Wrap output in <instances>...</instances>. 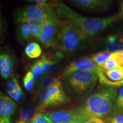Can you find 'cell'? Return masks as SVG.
Returning <instances> with one entry per match:
<instances>
[{
  "label": "cell",
  "instance_id": "cell-3",
  "mask_svg": "<svg viewBox=\"0 0 123 123\" xmlns=\"http://www.w3.org/2000/svg\"><path fill=\"white\" fill-rule=\"evenodd\" d=\"M53 6L47 3L44 5H29L18 9L14 14V19L17 24L32 23L44 25L50 21L56 13Z\"/></svg>",
  "mask_w": 123,
  "mask_h": 123
},
{
  "label": "cell",
  "instance_id": "cell-26",
  "mask_svg": "<svg viewBox=\"0 0 123 123\" xmlns=\"http://www.w3.org/2000/svg\"><path fill=\"white\" fill-rule=\"evenodd\" d=\"M35 123H54L50 119L46 117L44 113L38 115L34 119Z\"/></svg>",
  "mask_w": 123,
  "mask_h": 123
},
{
  "label": "cell",
  "instance_id": "cell-1",
  "mask_svg": "<svg viewBox=\"0 0 123 123\" xmlns=\"http://www.w3.org/2000/svg\"><path fill=\"white\" fill-rule=\"evenodd\" d=\"M55 8L58 17L71 22L79 29L86 39L91 37L105 30L120 18L117 14L104 18L83 17L66 5L63 3L56 4Z\"/></svg>",
  "mask_w": 123,
  "mask_h": 123
},
{
  "label": "cell",
  "instance_id": "cell-32",
  "mask_svg": "<svg viewBox=\"0 0 123 123\" xmlns=\"http://www.w3.org/2000/svg\"><path fill=\"white\" fill-rule=\"evenodd\" d=\"M3 31V21L1 17H0V37L2 35Z\"/></svg>",
  "mask_w": 123,
  "mask_h": 123
},
{
  "label": "cell",
  "instance_id": "cell-29",
  "mask_svg": "<svg viewBox=\"0 0 123 123\" xmlns=\"http://www.w3.org/2000/svg\"><path fill=\"white\" fill-rule=\"evenodd\" d=\"M26 1L27 2L34 3L37 5H44L48 3L46 0H26Z\"/></svg>",
  "mask_w": 123,
  "mask_h": 123
},
{
  "label": "cell",
  "instance_id": "cell-24",
  "mask_svg": "<svg viewBox=\"0 0 123 123\" xmlns=\"http://www.w3.org/2000/svg\"><path fill=\"white\" fill-rule=\"evenodd\" d=\"M113 55V53L105 51L99 52V53L95 54L92 55L91 58L96 64V65L100 67L106 61L112 58Z\"/></svg>",
  "mask_w": 123,
  "mask_h": 123
},
{
  "label": "cell",
  "instance_id": "cell-37",
  "mask_svg": "<svg viewBox=\"0 0 123 123\" xmlns=\"http://www.w3.org/2000/svg\"></svg>",
  "mask_w": 123,
  "mask_h": 123
},
{
  "label": "cell",
  "instance_id": "cell-15",
  "mask_svg": "<svg viewBox=\"0 0 123 123\" xmlns=\"http://www.w3.org/2000/svg\"><path fill=\"white\" fill-rule=\"evenodd\" d=\"M45 112V109L39 104L35 105H29L22 108L19 112V117L17 122H28L34 120L38 115Z\"/></svg>",
  "mask_w": 123,
  "mask_h": 123
},
{
  "label": "cell",
  "instance_id": "cell-17",
  "mask_svg": "<svg viewBox=\"0 0 123 123\" xmlns=\"http://www.w3.org/2000/svg\"><path fill=\"white\" fill-rule=\"evenodd\" d=\"M105 51L110 53L123 52V44L121 41V35L114 34L108 36L104 41Z\"/></svg>",
  "mask_w": 123,
  "mask_h": 123
},
{
  "label": "cell",
  "instance_id": "cell-5",
  "mask_svg": "<svg viewBox=\"0 0 123 123\" xmlns=\"http://www.w3.org/2000/svg\"><path fill=\"white\" fill-rule=\"evenodd\" d=\"M86 38L74 24L61 20L59 33L54 49L62 52L71 53L77 50Z\"/></svg>",
  "mask_w": 123,
  "mask_h": 123
},
{
  "label": "cell",
  "instance_id": "cell-16",
  "mask_svg": "<svg viewBox=\"0 0 123 123\" xmlns=\"http://www.w3.org/2000/svg\"><path fill=\"white\" fill-rule=\"evenodd\" d=\"M16 104L0 91V117H10L14 113Z\"/></svg>",
  "mask_w": 123,
  "mask_h": 123
},
{
  "label": "cell",
  "instance_id": "cell-6",
  "mask_svg": "<svg viewBox=\"0 0 123 123\" xmlns=\"http://www.w3.org/2000/svg\"><path fill=\"white\" fill-rule=\"evenodd\" d=\"M38 104L46 108L64 105L69 103L70 98L67 96L63 87L53 86L41 91L37 94Z\"/></svg>",
  "mask_w": 123,
  "mask_h": 123
},
{
  "label": "cell",
  "instance_id": "cell-28",
  "mask_svg": "<svg viewBox=\"0 0 123 123\" xmlns=\"http://www.w3.org/2000/svg\"><path fill=\"white\" fill-rule=\"evenodd\" d=\"M83 123H108V121H105L101 118L97 117L91 116Z\"/></svg>",
  "mask_w": 123,
  "mask_h": 123
},
{
  "label": "cell",
  "instance_id": "cell-12",
  "mask_svg": "<svg viewBox=\"0 0 123 123\" xmlns=\"http://www.w3.org/2000/svg\"><path fill=\"white\" fill-rule=\"evenodd\" d=\"M63 57L64 54L62 51L47 52L43 54L40 59L42 62L46 76L57 67L58 63L62 61Z\"/></svg>",
  "mask_w": 123,
  "mask_h": 123
},
{
  "label": "cell",
  "instance_id": "cell-34",
  "mask_svg": "<svg viewBox=\"0 0 123 123\" xmlns=\"http://www.w3.org/2000/svg\"><path fill=\"white\" fill-rule=\"evenodd\" d=\"M121 41H122V43H123V33L121 35Z\"/></svg>",
  "mask_w": 123,
  "mask_h": 123
},
{
  "label": "cell",
  "instance_id": "cell-7",
  "mask_svg": "<svg viewBox=\"0 0 123 123\" xmlns=\"http://www.w3.org/2000/svg\"><path fill=\"white\" fill-rule=\"evenodd\" d=\"M54 123H83L90 117L81 107L44 113Z\"/></svg>",
  "mask_w": 123,
  "mask_h": 123
},
{
  "label": "cell",
  "instance_id": "cell-21",
  "mask_svg": "<svg viewBox=\"0 0 123 123\" xmlns=\"http://www.w3.org/2000/svg\"><path fill=\"white\" fill-rule=\"evenodd\" d=\"M30 71L32 74L35 83H37L46 76L42 62L40 59L30 66Z\"/></svg>",
  "mask_w": 123,
  "mask_h": 123
},
{
  "label": "cell",
  "instance_id": "cell-27",
  "mask_svg": "<svg viewBox=\"0 0 123 123\" xmlns=\"http://www.w3.org/2000/svg\"><path fill=\"white\" fill-rule=\"evenodd\" d=\"M108 122V123H123V113L116 116L111 117Z\"/></svg>",
  "mask_w": 123,
  "mask_h": 123
},
{
  "label": "cell",
  "instance_id": "cell-2",
  "mask_svg": "<svg viewBox=\"0 0 123 123\" xmlns=\"http://www.w3.org/2000/svg\"><path fill=\"white\" fill-rule=\"evenodd\" d=\"M117 95L116 87L106 86L90 95L80 107L90 116L102 119L110 114Z\"/></svg>",
  "mask_w": 123,
  "mask_h": 123
},
{
  "label": "cell",
  "instance_id": "cell-31",
  "mask_svg": "<svg viewBox=\"0 0 123 123\" xmlns=\"http://www.w3.org/2000/svg\"><path fill=\"white\" fill-rule=\"evenodd\" d=\"M120 16L123 18V1H121L120 3Z\"/></svg>",
  "mask_w": 123,
  "mask_h": 123
},
{
  "label": "cell",
  "instance_id": "cell-22",
  "mask_svg": "<svg viewBox=\"0 0 123 123\" xmlns=\"http://www.w3.org/2000/svg\"><path fill=\"white\" fill-rule=\"evenodd\" d=\"M25 54L30 59L39 58L42 54V50L41 46L38 43L33 42L27 44L25 48Z\"/></svg>",
  "mask_w": 123,
  "mask_h": 123
},
{
  "label": "cell",
  "instance_id": "cell-23",
  "mask_svg": "<svg viewBox=\"0 0 123 123\" xmlns=\"http://www.w3.org/2000/svg\"><path fill=\"white\" fill-rule=\"evenodd\" d=\"M122 113H123V86L119 89V93L112 107L110 115L111 117H113Z\"/></svg>",
  "mask_w": 123,
  "mask_h": 123
},
{
  "label": "cell",
  "instance_id": "cell-30",
  "mask_svg": "<svg viewBox=\"0 0 123 123\" xmlns=\"http://www.w3.org/2000/svg\"><path fill=\"white\" fill-rule=\"evenodd\" d=\"M0 123H12L10 117H0Z\"/></svg>",
  "mask_w": 123,
  "mask_h": 123
},
{
  "label": "cell",
  "instance_id": "cell-33",
  "mask_svg": "<svg viewBox=\"0 0 123 123\" xmlns=\"http://www.w3.org/2000/svg\"><path fill=\"white\" fill-rule=\"evenodd\" d=\"M16 123H35V122H34V120H32L29 121H28V122H21V123L16 122Z\"/></svg>",
  "mask_w": 123,
  "mask_h": 123
},
{
  "label": "cell",
  "instance_id": "cell-10",
  "mask_svg": "<svg viewBox=\"0 0 123 123\" xmlns=\"http://www.w3.org/2000/svg\"><path fill=\"white\" fill-rule=\"evenodd\" d=\"M41 28L42 25L32 23L19 24L17 31V39L21 43L26 42L32 39L38 40Z\"/></svg>",
  "mask_w": 123,
  "mask_h": 123
},
{
  "label": "cell",
  "instance_id": "cell-19",
  "mask_svg": "<svg viewBox=\"0 0 123 123\" xmlns=\"http://www.w3.org/2000/svg\"><path fill=\"white\" fill-rule=\"evenodd\" d=\"M123 67V52L113 53L112 58L103 64L100 68L102 70H111Z\"/></svg>",
  "mask_w": 123,
  "mask_h": 123
},
{
  "label": "cell",
  "instance_id": "cell-13",
  "mask_svg": "<svg viewBox=\"0 0 123 123\" xmlns=\"http://www.w3.org/2000/svg\"><path fill=\"white\" fill-rule=\"evenodd\" d=\"M14 70V61L10 54L0 53V76L3 79H10Z\"/></svg>",
  "mask_w": 123,
  "mask_h": 123
},
{
  "label": "cell",
  "instance_id": "cell-4",
  "mask_svg": "<svg viewBox=\"0 0 123 123\" xmlns=\"http://www.w3.org/2000/svg\"><path fill=\"white\" fill-rule=\"evenodd\" d=\"M98 76L93 72L78 71L62 76V87L67 92L84 95L94 88Z\"/></svg>",
  "mask_w": 123,
  "mask_h": 123
},
{
  "label": "cell",
  "instance_id": "cell-36",
  "mask_svg": "<svg viewBox=\"0 0 123 123\" xmlns=\"http://www.w3.org/2000/svg\"><path fill=\"white\" fill-rule=\"evenodd\" d=\"M0 49H1V47H0Z\"/></svg>",
  "mask_w": 123,
  "mask_h": 123
},
{
  "label": "cell",
  "instance_id": "cell-25",
  "mask_svg": "<svg viewBox=\"0 0 123 123\" xmlns=\"http://www.w3.org/2000/svg\"><path fill=\"white\" fill-rule=\"evenodd\" d=\"M35 83L31 73L30 71L27 72L23 78V84L25 88L29 92H33L34 90Z\"/></svg>",
  "mask_w": 123,
  "mask_h": 123
},
{
  "label": "cell",
  "instance_id": "cell-14",
  "mask_svg": "<svg viewBox=\"0 0 123 123\" xmlns=\"http://www.w3.org/2000/svg\"><path fill=\"white\" fill-rule=\"evenodd\" d=\"M7 94L15 101H22L25 98V93L21 88L18 76H12L6 84Z\"/></svg>",
  "mask_w": 123,
  "mask_h": 123
},
{
  "label": "cell",
  "instance_id": "cell-9",
  "mask_svg": "<svg viewBox=\"0 0 123 123\" xmlns=\"http://www.w3.org/2000/svg\"><path fill=\"white\" fill-rule=\"evenodd\" d=\"M78 71L93 72L97 74L99 79L102 78L104 75L103 70L96 65L91 58L83 57L75 60L68 64L64 68L62 76Z\"/></svg>",
  "mask_w": 123,
  "mask_h": 123
},
{
  "label": "cell",
  "instance_id": "cell-8",
  "mask_svg": "<svg viewBox=\"0 0 123 123\" xmlns=\"http://www.w3.org/2000/svg\"><path fill=\"white\" fill-rule=\"evenodd\" d=\"M61 21L56 14L47 24L42 26L38 41L44 46L55 48Z\"/></svg>",
  "mask_w": 123,
  "mask_h": 123
},
{
  "label": "cell",
  "instance_id": "cell-35",
  "mask_svg": "<svg viewBox=\"0 0 123 123\" xmlns=\"http://www.w3.org/2000/svg\"><path fill=\"white\" fill-rule=\"evenodd\" d=\"M0 17H1V12H0Z\"/></svg>",
  "mask_w": 123,
  "mask_h": 123
},
{
  "label": "cell",
  "instance_id": "cell-20",
  "mask_svg": "<svg viewBox=\"0 0 123 123\" xmlns=\"http://www.w3.org/2000/svg\"><path fill=\"white\" fill-rule=\"evenodd\" d=\"M105 76L110 80L116 83L117 86H123V67L111 70H103Z\"/></svg>",
  "mask_w": 123,
  "mask_h": 123
},
{
  "label": "cell",
  "instance_id": "cell-18",
  "mask_svg": "<svg viewBox=\"0 0 123 123\" xmlns=\"http://www.w3.org/2000/svg\"><path fill=\"white\" fill-rule=\"evenodd\" d=\"M53 86L62 87V83L61 81V78L51 76H44L37 84L35 88V94H37L41 91Z\"/></svg>",
  "mask_w": 123,
  "mask_h": 123
},
{
  "label": "cell",
  "instance_id": "cell-11",
  "mask_svg": "<svg viewBox=\"0 0 123 123\" xmlns=\"http://www.w3.org/2000/svg\"><path fill=\"white\" fill-rule=\"evenodd\" d=\"M71 2L78 7L87 11H102L108 9L112 1L108 0H74Z\"/></svg>",
  "mask_w": 123,
  "mask_h": 123
}]
</instances>
